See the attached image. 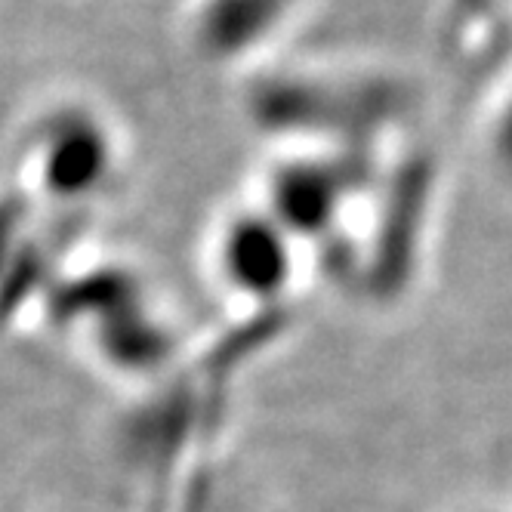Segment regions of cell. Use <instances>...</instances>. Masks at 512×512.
<instances>
[{
	"instance_id": "cell-1",
	"label": "cell",
	"mask_w": 512,
	"mask_h": 512,
	"mask_svg": "<svg viewBox=\"0 0 512 512\" xmlns=\"http://www.w3.org/2000/svg\"><path fill=\"white\" fill-rule=\"evenodd\" d=\"M216 278L235 297L272 303L297 278V238L260 207L235 213L213 241Z\"/></svg>"
},
{
	"instance_id": "cell-3",
	"label": "cell",
	"mask_w": 512,
	"mask_h": 512,
	"mask_svg": "<svg viewBox=\"0 0 512 512\" xmlns=\"http://www.w3.org/2000/svg\"><path fill=\"white\" fill-rule=\"evenodd\" d=\"M451 512H512V509H503V506H488V503H466V506H457Z\"/></svg>"
},
{
	"instance_id": "cell-2",
	"label": "cell",
	"mask_w": 512,
	"mask_h": 512,
	"mask_svg": "<svg viewBox=\"0 0 512 512\" xmlns=\"http://www.w3.org/2000/svg\"><path fill=\"white\" fill-rule=\"evenodd\" d=\"M488 155L497 167V173L512 182V84L500 96L494 118L488 127Z\"/></svg>"
}]
</instances>
